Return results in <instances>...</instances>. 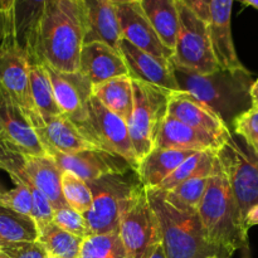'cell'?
Instances as JSON below:
<instances>
[{
	"mask_svg": "<svg viewBox=\"0 0 258 258\" xmlns=\"http://www.w3.org/2000/svg\"><path fill=\"white\" fill-rule=\"evenodd\" d=\"M217 164H218L217 151H201V153L191 154L169 178H166L159 185L158 189L170 191L179 184L189 179L197 178V176H212L216 171Z\"/></svg>",
	"mask_w": 258,
	"mask_h": 258,
	"instance_id": "obj_30",
	"label": "cell"
},
{
	"mask_svg": "<svg viewBox=\"0 0 258 258\" xmlns=\"http://www.w3.org/2000/svg\"><path fill=\"white\" fill-rule=\"evenodd\" d=\"M179 30L171 63L199 75H211L221 70L214 54L208 23L178 0Z\"/></svg>",
	"mask_w": 258,
	"mask_h": 258,
	"instance_id": "obj_7",
	"label": "cell"
},
{
	"mask_svg": "<svg viewBox=\"0 0 258 258\" xmlns=\"http://www.w3.org/2000/svg\"><path fill=\"white\" fill-rule=\"evenodd\" d=\"M85 35L83 0H52L38 24L29 60H40L60 72H77Z\"/></svg>",
	"mask_w": 258,
	"mask_h": 258,
	"instance_id": "obj_1",
	"label": "cell"
},
{
	"mask_svg": "<svg viewBox=\"0 0 258 258\" xmlns=\"http://www.w3.org/2000/svg\"><path fill=\"white\" fill-rule=\"evenodd\" d=\"M191 154H194L193 151L154 149L145 158L141 159L136 171L144 188H159V185Z\"/></svg>",
	"mask_w": 258,
	"mask_h": 258,
	"instance_id": "obj_26",
	"label": "cell"
},
{
	"mask_svg": "<svg viewBox=\"0 0 258 258\" xmlns=\"http://www.w3.org/2000/svg\"><path fill=\"white\" fill-rule=\"evenodd\" d=\"M86 9L85 44L101 42L120 50L122 39L116 5L108 0H83Z\"/></svg>",
	"mask_w": 258,
	"mask_h": 258,
	"instance_id": "obj_23",
	"label": "cell"
},
{
	"mask_svg": "<svg viewBox=\"0 0 258 258\" xmlns=\"http://www.w3.org/2000/svg\"><path fill=\"white\" fill-rule=\"evenodd\" d=\"M134 110L127 121L128 134L139 161L155 149L165 118L171 91L133 80Z\"/></svg>",
	"mask_w": 258,
	"mask_h": 258,
	"instance_id": "obj_6",
	"label": "cell"
},
{
	"mask_svg": "<svg viewBox=\"0 0 258 258\" xmlns=\"http://www.w3.org/2000/svg\"><path fill=\"white\" fill-rule=\"evenodd\" d=\"M0 251H2V246H0Z\"/></svg>",
	"mask_w": 258,
	"mask_h": 258,
	"instance_id": "obj_51",
	"label": "cell"
},
{
	"mask_svg": "<svg viewBox=\"0 0 258 258\" xmlns=\"http://www.w3.org/2000/svg\"><path fill=\"white\" fill-rule=\"evenodd\" d=\"M146 191L159 221L166 258H231L208 241L198 212L175 208L158 188Z\"/></svg>",
	"mask_w": 258,
	"mask_h": 258,
	"instance_id": "obj_4",
	"label": "cell"
},
{
	"mask_svg": "<svg viewBox=\"0 0 258 258\" xmlns=\"http://www.w3.org/2000/svg\"><path fill=\"white\" fill-rule=\"evenodd\" d=\"M0 246L2 252L9 258H49L47 249L39 241L5 242Z\"/></svg>",
	"mask_w": 258,
	"mask_h": 258,
	"instance_id": "obj_39",
	"label": "cell"
},
{
	"mask_svg": "<svg viewBox=\"0 0 258 258\" xmlns=\"http://www.w3.org/2000/svg\"><path fill=\"white\" fill-rule=\"evenodd\" d=\"M80 258H130L120 233L92 234L83 239Z\"/></svg>",
	"mask_w": 258,
	"mask_h": 258,
	"instance_id": "obj_34",
	"label": "cell"
},
{
	"mask_svg": "<svg viewBox=\"0 0 258 258\" xmlns=\"http://www.w3.org/2000/svg\"><path fill=\"white\" fill-rule=\"evenodd\" d=\"M38 226L32 216L0 204V243L38 241Z\"/></svg>",
	"mask_w": 258,
	"mask_h": 258,
	"instance_id": "obj_32",
	"label": "cell"
},
{
	"mask_svg": "<svg viewBox=\"0 0 258 258\" xmlns=\"http://www.w3.org/2000/svg\"><path fill=\"white\" fill-rule=\"evenodd\" d=\"M49 258H58V257H52V256H49Z\"/></svg>",
	"mask_w": 258,
	"mask_h": 258,
	"instance_id": "obj_50",
	"label": "cell"
},
{
	"mask_svg": "<svg viewBox=\"0 0 258 258\" xmlns=\"http://www.w3.org/2000/svg\"><path fill=\"white\" fill-rule=\"evenodd\" d=\"M0 204L19 212L22 214L32 216L33 213V196L28 186L15 184L10 190L0 191Z\"/></svg>",
	"mask_w": 258,
	"mask_h": 258,
	"instance_id": "obj_38",
	"label": "cell"
},
{
	"mask_svg": "<svg viewBox=\"0 0 258 258\" xmlns=\"http://www.w3.org/2000/svg\"><path fill=\"white\" fill-rule=\"evenodd\" d=\"M0 80L27 116L33 130L44 120L30 92L29 58L10 32H0Z\"/></svg>",
	"mask_w": 258,
	"mask_h": 258,
	"instance_id": "obj_9",
	"label": "cell"
},
{
	"mask_svg": "<svg viewBox=\"0 0 258 258\" xmlns=\"http://www.w3.org/2000/svg\"><path fill=\"white\" fill-rule=\"evenodd\" d=\"M73 123L95 148L121 156L138 171L140 161L131 143L127 122L106 108L98 98L92 96L86 105L85 117Z\"/></svg>",
	"mask_w": 258,
	"mask_h": 258,
	"instance_id": "obj_8",
	"label": "cell"
},
{
	"mask_svg": "<svg viewBox=\"0 0 258 258\" xmlns=\"http://www.w3.org/2000/svg\"><path fill=\"white\" fill-rule=\"evenodd\" d=\"M174 66V64H173ZM180 91L188 92L216 111L227 123L252 107L249 90L252 78L249 71L219 70L211 75H199L174 66Z\"/></svg>",
	"mask_w": 258,
	"mask_h": 258,
	"instance_id": "obj_3",
	"label": "cell"
},
{
	"mask_svg": "<svg viewBox=\"0 0 258 258\" xmlns=\"http://www.w3.org/2000/svg\"><path fill=\"white\" fill-rule=\"evenodd\" d=\"M38 241L44 246L48 254L58 258H80L83 239L64 231L54 222L38 224Z\"/></svg>",
	"mask_w": 258,
	"mask_h": 258,
	"instance_id": "obj_31",
	"label": "cell"
},
{
	"mask_svg": "<svg viewBox=\"0 0 258 258\" xmlns=\"http://www.w3.org/2000/svg\"><path fill=\"white\" fill-rule=\"evenodd\" d=\"M15 0H0V20H7L10 17Z\"/></svg>",
	"mask_w": 258,
	"mask_h": 258,
	"instance_id": "obj_42",
	"label": "cell"
},
{
	"mask_svg": "<svg viewBox=\"0 0 258 258\" xmlns=\"http://www.w3.org/2000/svg\"><path fill=\"white\" fill-rule=\"evenodd\" d=\"M62 171L75 174L85 181L95 180L108 174H123L135 170L127 160L103 150H86L75 154L52 151L48 154Z\"/></svg>",
	"mask_w": 258,
	"mask_h": 258,
	"instance_id": "obj_12",
	"label": "cell"
},
{
	"mask_svg": "<svg viewBox=\"0 0 258 258\" xmlns=\"http://www.w3.org/2000/svg\"><path fill=\"white\" fill-rule=\"evenodd\" d=\"M226 141L206 131L197 130L168 115L159 133L155 149L179 151H217Z\"/></svg>",
	"mask_w": 258,
	"mask_h": 258,
	"instance_id": "obj_20",
	"label": "cell"
},
{
	"mask_svg": "<svg viewBox=\"0 0 258 258\" xmlns=\"http://www.w3.org/2000/svg\"><path fill=\"white\" fill-rule=\"evenodd\" d=\"M168 115L180 122L212 134L227 141L233 134L228 123L208 105L184 91H173L169 96Z\"/></svg>",
	"mask_w": 258,
	"mask_h": 258,
	"instance_id": "obj_13",
	"label": "cell"
},
{
	"mask_svg": "<svg viewBox=\"0 0 258 258\" xmlns=\"http://www.w3.org/2000/svg\"><path fill=\"white\" fill-rule=\"evenodd\" d=\"M242 252H243V256H242V258H251V254H249V247L243 248L242 249Z\"/></svg>",
	"mask_w": 258,
	"mask_h": 258,
	"instance_id": "obj_47",
	"label": "cell"
},
{
	"mask_svg": "<svg viewBox=\"0 0 258 258\" xmlns=\"http://www.w3.org/2000/svg\"><path fill=\"white\" fill-rule=\"evenodd\" d=\"M93 96L106 108L127 122L134 110V86L130 76H120L93 86Z\"/></svg>",
	"mask_w": 258,
	"mask_h": 258,
	"instance_id": "obj_28",
	"label": "cell"
},
{
	"mask_svg": "<svg viewBox=\"0 0 258 258\" xmlns=\"http://www.w3.org/2000/svg\"><path fill=\"white\" fill-rule=\"evenodd\" d=\"M140 5L161 42L174 52L179 30L178 0H141Z\"/></svg>",
	"mask_w": 258,
	"mask_h": 258,
	"instance_id": "obj_27",
	"label": "cell"
},
{
	"mask_svg": "<svg viewBox=\"0 0 258 258\" xmlns=\"http://www.w3.org/2000/svg\"><path fill=\"white\" fill-rule=\"evenodd\" d=\"M244 224H246L247 229H249L253 226H258V204L252 207L248 213L246 214V217H244Z\"/></svg>",
	"mask_w": 258,
	"mask_h": 258,
	"instance_id": "obj_41",
	"label": "cell"
},
{
	"mask_svg": "<svg viewBox=\"0 0 258 258\" xmlns=\"http://www.w3.org/2000/svg\"><path fill=\"white\" fill-rule=\"evenodd\" d=\"M52 0H15L10 17L0 20V32H10L18 44L27 52L28 58L34 53L35 34L43 12Z\"/></svg>",
	"mask_w": 258,
	"mask_h": 258,
	"instance_id": "obj_24",
	"label": "cell"
},
{
	"mask_svg": "<svg viewBox=\"0 0 258 258\" xmlns=\"http://www.w3.org/2000/svg\"><path fill=\"white\" fill-rule=\"evenodd\" d=\"M118 233L130 258H150L161 246L160 226L144 186L123 213Z\"/></svg>",
	"mask_w": 258,
	"mask_h": 258,
	"instance_id": "obj_10",
	"label": "cell"
},
{
	"mask_svg": "<svg viewBox=\"0 0 258 258\" xmlns=\"http://www.w3.org/2000/svg\"><path fill=\"white\" fill-rule=\"evenodd\" d=\"M34 131L47 154L52 151L75 154L86 150H97V148L86 140L66 113L47 118L42 125L35 127Z\"/></svg>",
	"mask_w": 258,
	"mask_h": 258,
	"instance_id": "obj_22",
	"label": "cell"
},
{
	"mask_svg": "<svg viewBox=\"0 0 258 258\" xmlns=\"http://www.w3.org/2000/svg\"><path fill=\"white\" fill-rule=\"evenodd\" d=\"M120 52L127 66L128 76L133 80H139L171 92L180 91L171 60L149 54L123 38L120 42Z\"/></svg>",
	"mask_w": 258,
	"mask_h": 258,
	"instance_id": "obj_15",
	"label": "cell"
},
{
	"mask_svg": "<svg viewBox=\"0 0 258 258\" xmlns=\"http://www.w3.org/2000/svg\"><path fill=\"white\" fill-rule=\"evenodd\" d=\"M0 258H9V257H8L7 254L4 253V252H2V251H0Z\"/></svg>",
	"mask_w": 258,
	"mask_h": 258,
	"instance_id": "obj_48",
	"label": "cell"
},
{
	"mask_svg": "<svg viewBox=\"0 0 258 258\" xmlns=\"http://www.w3.org/2000/svg\"><path fill=\"white\" fill-rule=\"evenodd\" d=\"M234 134L258 156V110L249 108L233 121Z\"/></svg>",
	"mask_w": 258,
	"mask_h": 258,
	"instance_id": "obj_36",
	"label": "cell"
},
{
	"mask_svg": "<svg viewBox=\"0 0 258 258\" xmlns=\"http://www.w3.org/2000/svg\"><path fill=\"white\" fill-rule=\"evenodd\" d=\"M218 158L244 218L249 209L258 204V156L243 140L232 135L218 151Z\"/></svg>",
	"mask_w": 258,
	"mask_h": 258,
	"instance_id": "obj_11",
	"label": "cell"
},
{
	"mask_svg": "<svg viewBox=\"0 0 258 258\" xmlns=\"http://www.w3.org/2000/svg\"><path fill=\"white\" fill-rule=\"evenodd\" d=\"M180 2L188 5L204 22L209 23V8H211L212 0H180Z\"/></svg>",
	"mask_w": 258,
	"mask_h": 258,
	"instance_id": "obj_40",
	"label": "cell"
},
{
	"mask_svg": "<svg viewBox=\"0 0 258 258\" xmlns=\"http://www.w3.org/2000/svg\"><path fill=\"white\" fill-rule=\"evenodd\" d=\"M52 82L54 97L63 113L72 122L81 120L86 115V105L93 96V85L80 71L60 72L45 64Z\"/></svg>",
	"mask_w": 258,
	"mask_h": 258,
	"instance_id": "obj_17",
	"label": "cell"
},
{
	"mask_svg": "<svg viewBox=\"0 0 258 258\" xmlns=\"http://www.w3.org/2000/svg\"><path fill=\"white\" fill-rule=\"evenodd\" d=\"M115 5L123 39L149 54L163 59H171L174 52L161 42L150 20L144 13L140 3Z\"/></svg>",
	"mask_w": 258,
	"mask_h": 258,
	"instance_id": "obj_14",
	"label": "cell"
},
{
	"mask_svg": "<svg viewBox=\"0 0 258 258\" xmlns=\"http://www.w3.org/2000/svg\"><path fill=\"white\" fill-rule=\"evenodd\" d=\"M150 258H166V254H165V252H164L163 246H159L158 249L154 252L153 256H151Z\"/></svg>",
	"mask_w": 258,
	"mask_h": 258,
	"instance_id": "obj_44",
	"label": "cell"
},
{
	"mask_svg": "<svg viewBox=\"0 0 258 258\" xmlns=\"http://www.w3.org/2000/svg\"><path fill=\"white\" fill-rule=\"evenodd\" d=\"M53 222L62 229L75 234V236L81 237V238H86V237L91 236L87 222H86L83 214L71 208L70 206L64 207V208L55 209Z\"/></svg>",
	"mask_w": 258,
	"mask_h": 258,
	"instance_id": "obj_37",
	"label": "cell"
},
{
	"mask_svg": "<svg viewBox=\"0 0 258 258\" xmlns=\"http://www.w3.org/2000/svg\"><path fill=\"white\" fill-rule=\"evenodd\" d=\"M249 96H251L252 108L258 110V78L252 83L251 90H249Z\"/></svg>",
	"mask_w": 258,
	"mask_h": 258,
	"instance_id": "obj_43",
	"label": "cell"
},
{
	"mask_svg": "<svg viewBox=\"0 0 258 258\" xmlns=\"http://www.w3.org/2000/svg\"><path fill=\"white\" fill-rule=\"evenodd\" d=\"M29 81L33 102L43 120L62 115L63 111L55 101L54 91L44 63L29 60Z\"/></svg>",
	"mask_w": 258,
	"mask_h": 258,
	"instance_id": "obj_29",
	"label": "cell"
},
{
	"mask_svg": "<svg viewBox=\"0 0 258 258\" xmlns=\"http://www.w3.org/2000/svg\"><path fill=\"white\" fill-rule=\"evenodd\" d=\"M113 4H126V3H140L141 0H108Z\"/></svg>",
	"mask_w": 258,
	"mask_h": 258,
	"instance_id": "obj_46",
	"label": "cell"
},
{
	"mask_svg": "<svg viewBox=\"0 0 258 258\" xmlns=\"http://www.w3.org/2000/svg\"><path fill=\"white\" fill-rule=\"evenodd\" d=\"M93 197L92 208L83 214L92 234L118 233L121 219L143 188L135 170L123 174H108L87 181Z\"/></svg>",
	"mask_w": 258,
	"mask_h": 258,
	"instance_id": "obj_5",
	"label": "cell"
},
{
	"mask_svg": "<svg viewBox=\"0 0 258 258\" xmlns=\"http://www.w3.org/2000/svg\"><path fill=\"white\" fill-rule=\"evenodd\" d=\"M211 176H197L183 181L170 191H164L166 201L175 208L185 212H198L206 196Z\"/></svg>",
	"mask_w": 258,
	"mask_h": 258,
	"instance_id": "obj_33",
	"label": "cell"
},
{
	"mask_svg": "<svg viewBox=\"0 0 258 258\" xmlns=\"http://www.w3.org/2000/svg\"><path fill=\"white\" fill-rule=\"evenodd\" d=\"M0 128L10 141L32 155H48L27 116L0 80Z\"/></svg>",
	"mask_w": 258,
	"mask_h": 258,
	"instance_id": "obj_19",
	"label": "cell"
},
{
	"mask_svg": "<svg viewBox=\"0 0 258 258\" xmlns=\"http://www.w3.org/2000/svg\"><path fill=\"white\" fill-rule=\"evenodd\" d=\"M198 214L208 241L227 256L232 258L236 251L249 247L243 214L219 158Z\"/></svg>",
	"mask_w": 258,
	"mask_h": 258,
	"instance_id": "obj_2",
	"label": "cell"
},
{
	"mask_svg": "<svg viewBox=\"0 0 258 258\" xmlns=\"http://www.w3.org/2000/svg\"><path fill=\"white\" fill-rule=\"evenodd\" d=\"M234 0H212L209 8V32L214 54L223 71H247L238 59L233 38H232L231 18Z\"/></svg>",
	"mask_w": 258,
	"mask_h": 258,
	"instance_id": "obj_18",
	"label": "cell"
},
{
	"mask_svg": "<svg viewBox=\"0 0 258 258\" xmlns=\"http://www.w3.org/2000/svg\"><path fill=\"white\" fill-rule=\"evenodd\" d=\"M78 71L86 76L93 86L128 75L127 66L120 50L101 42L83 45Z\"/></svg>",
	"mask_w": 258,
	"mask_h": 258,
	"instance_id": "obj_21",
	"label": "cell"
},
{
	"mask_svg": "<svg viewBox=\"0 0 258 258\" xmlns=\"http://www.w3.org/2000/svg\"><path fill=\"white\" fill-rule=\"evenodd\" d=\"M24 168L33 184L49 199L53 208L68 207L62 191V170L49 155H24Z\"/></svg>",
	"mask_w": 258,
	"mask_h": 258,
	"instance_id": "obj_25",
	"label": "cell"
},
{
	"mask_svg": "<svg viewBox=\"0 0 258 258\" xmlns=\"http://www.w3.org/2000/svg\"><path fill=\"white\" fill-rule=\"evenodd\" d=\"M24 155L25 151L0 133V169L9 174L14 184H22L30 189L33 196L32 217L37 222V226L53 222L54 208L49 199L33 184L32 179L25 171Z\"/></svg>",
	"mask_w": 258,
	"mask_h": 258,
	"instance_id": "obj_16",
	"label": "cell"
},
{
	"mask_svg": "<svg viewBox=\"0 0 258 258\" xmlns=\"http://www.w3.org/2000/svg\"><path fill=\"white\" fill-rule=\"evenodd\" d=\"M0 133H2V128H0Z\"/></svg>",
	"mask_w": 258,
	"mask_h": 258,
	"instance_id": "obj_52",
	"label": "cell"
},
{
	"mask_svg": "<svg viewBox=\"0 0 258 258\" xmlns=\"http://www.w3.org/2000/svg\"><path fill=\"white\" fill-rule=\"evenodd\" d=\"M62 191L68 206L81 214L87 213L92 208L93 197L87 181L75 174L62 171Z\"/></svg>",
	"mask_w": 258,
	"mask_h": 258,
	"instance_id": "obj_35",
	"label": "cell"
},
{
	"mask_svg": "<svg viewBox=\"0 0 258 258\" xmlns=\"http://www.w3.org/2000/svg\"><path fill=\"white\" fill-rule=\"evenodd\" d=\"M211 258H221V257H217V256H214V257H211Z\"/></svg>",
	"mask_w": 258,
	"mask_h": 258,
	"instance_id": "obj_49",
	"label": "cell"
},
{
	"mask_svg": "<svg viewBox=\"0 0 258 258\" xmlns=\"http://www.w3.org/2000/svg\"><path fill=\"white\" fill-rule=\"evenodd\" d=\"M236 2L242 3V4L249 5V7H253L258 10V0H236Z\"/></svg>",
	"mask_w": 258,
	"mask_h": 258,
	"instance_id": "obj_45",
	"label": "cell"
}]
</instances>
